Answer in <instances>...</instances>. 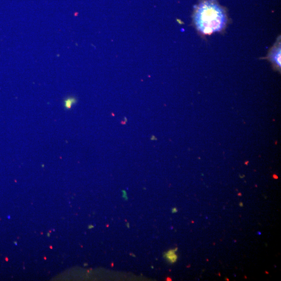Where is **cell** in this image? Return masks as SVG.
I'll use <instances>...</instances> for the list:
<instances>
[{
	"label": "cell",
	"instance_id": "1",
	"mask_svg": "<svg viewBox=\"0 0 281 281\" xmlns=\"http://www.w3.org/2000/svg\"><path fill=\"white\" fill-rule=\"evenodd\" d=\"M227 21L225 12L215 0L202 2L194 13L196 27L203 34L221 31L225 27Z\"/></svg>",
	"mask_w": 281,
	"mask_h": 281
},
{
	"label": "cell",
	"instance_id": "2",
	"mask_svg": "<svg viewBox=\"0 0 281 281\" xmlns=\"http://www.w3.org/2000/svg\"><path fill=\"white\" fill-rule=\"evenodd\" d=\"M270 60L278 67H281V45L280 44L273 48L269 54Z\"/></svg>",
	"mask_w": 281,
	"mask_h": 281
},
{
	"label": "cell",
	"instance_id": "3",
	"mask_svg": "<svg viewBox=\"0 0 281 281\" xmlns=\"http://www.w3.org/2000/svg\"><path fill=\"white\" fill-rule=\"evenodd\" d=\"M177 249H172V250H169L168 252H167L165 253V258H166L167 260H168L170 263H176V261L177 260L178 256L176 255V252H177Z\"/></svg>",
	"mask_w": 281,
	"mask_h": 281
},
{
	"label": "cell",
	"instance_id": "4",
	"mask_svg": "<svg viewBox=\"0 0 281 281\" xmlns=\"http://www.w3.org/2000/svg\"><path fill=\"white\" fill-rule=\"evenodd\" d=\"M76 103L77 99L76 98L69 97L64 100V107L67 109H70Z\"/></svg>",
	"mask_w": 281,
	"mask_h": 281
},
{
	"label": "cell",
	"instance_id": "5",
	"mask_svg": "<svg viewBox=\"0 0 281 281\" xmlns=\"http://www.w3.org/2000/svg\"><path fill=\"white\" fill-rule=\"evenodd\" d=\"M123 197L125 199H128L127 194V193H126V192L125 191H123Z\"/></svg>",
	"mask_w": 281,
	"mask_h": 281
},
{
	"label": "cell",
	"instance_id": "6",
	"mask_svg": "<svg viewBox=\"0 0 281 281\" xmlns=\"http://www.w3.org/2000/svg\"><path fill=\"white\" fill-rule=\"evenodd\" d=\"M178 209L176 208H173V209H172V212L173 213H177Z\"/></svg>",
	"mask_w": 281,
	"mask_h": 281
},
{
	"label": "cell",
	"instance_id": "7",
	"mask_svg": "<svg viewBox=\"0 0 281 281\" xmlns=\"http://www.w3.org/2000/svg\"><path fill=\"white\" fill-rule=\"evenodd\" d=\"M155 139L156 138H155V137H154V136H152V138H151V140H153V141H154V140H155Z\"/></svg>",
	"mask_w": 281,
	"mask_h": 281
}]
</instances>
